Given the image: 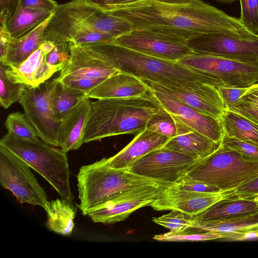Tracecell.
Masks as SVG:
<instances>
[{
  "label": "cell",
  "instance_id": "21",
  "mask_svg": "<svg viewBox=\"0 0 258 258\" xmlns=\"http://www.w3.org/2000/svg\"><path fill=\"white\" fill-rule=\"evenodd\" d=\"M170 139L154 132L145 130L139 133L123 149L108 158H102L108 166L120 169H128L138 159L159 148Z\"/></svg>",
  "mask_w": 258,
  "mask_h": 258
},
{
  "label": "cell",
  "instance_id": "51",
  "mask_svg": "<svg viewBox=\"0 0 258 258\" xmlns=\"http://www.w3.org/2000/svg\"><path fill=\"white\" fill-rule=\"evenodd\" d=\"M213 1H215L216 2H219L220 3L229 4H231V3H233L236 0H213Z\"/></svg>",
  "mask_w": 258,
  "mask_h": 258
},
{
  "label": "cell",
  "instance_id": "37",
  "mask_svg": "<svg viewBox=\"0 0 258 258\" xmlns=\"http://www.w3.org/2000/svg\"><path fill=\"white\" fill-rule=\"evenodd\" d=\"M239 1L240 21L248 31L258 37V0Z\"/></svg>",
  "mask_w": 258,
  "mask_h": 258
},
{
  "label": "cell",
  "instance_id": "8",
  "mask_svg": "<svg viewBox=\"0 0 258 258\" xmlns=\"http://www.w3.org/2000/svg\"><path fill=\"white\" fill-rule=\"evenodd\" d=\"M23 160L0 145V183L11 191L21 204L42 207L45 211L49 201L45 191L39 184Z\"/></svg>",
  "mask_w": 258,
  "mask_h": 258
},
{
  "label": "cell",
  "instance_id": "35",
  "mask_svg": "<svg viewBox=\"0 0 258 258\" xmlns=\"http://www.w3.org/2000/svg\"><path fill=\"white\" fill-rule=\"evenodd\" d=\"M146 130L171 139L176 135L177 130L173 116L164 110L154 114L149 120Z\"/></svg>",
  "mask_w": 258,
  "mask_h": 258
},
{
  "label": "cell",
  "instance_id": "11",
  "mask_svg": "<svg viewBox=\"0 0 258 258\" xmlns=\"http://www.w3.org/2000/svg\"><path fill=\"white\" fill-rule=\"evenodd\" d=\"M53 15L115 38L133 30L127 21L110 14L90 0H71L58 5Z\"/></svg>",
  "mask_w": 258,
  "mask_h": 258
},
{
  "label": "cell",
  "instance_id": "38",
  "mask_svg": "<svg viewBox=\"0 0 258 258\" xmlns=\"http://www.w3.org/2000/svg\"><path fill=\"white\" fill-rule=\"evenodd\" d=\"M221 145L238 152L243 157L258 162V145L230 137L223 134Z\"/></svg>",
  "mask_w": 258,
  "mask_h": 258
},
{
  "label": "cell",
  "instance_id": "47",
  "mask_svg": "<svg viewBox=\"0 0 258 258\" xmlns=\"http://www.w3.org/2000/svg\"><path fill=\"white\" fill-rule=\"evenodd\" d=\"M158 3L170 5H187L194 3L196 0H153Z\"/></svg>",
  "mask_w": 258,
  "mask_h": 258
},
{
  "label": "cell",
  "instance_id": "36",
  "mask_svg": "<svg viewBox=\"0 0 258 258\" xmlns=\"http://www.w3.org/2000/svg\"><path fill=\"white\" fill-rule=\"evenodd\" d=\"M152 220L169 229L170 231L178 232L192 227V216L178 210H172L167 214L153 218Z\"/></svg>",
  "mask_w": 258,
  "mask_h": 258
},
{
  "label": "cell",
  "instance_id": "22",
  "mask_svg": "<svg viewBox=\"0 0 258 258\" xmlns=\"http://www.w3.org/2000/svg\"><path fill=\"white\" fill-rule=\"evenodd\" d=\"M149 91L147 86L137 77L122 72L109 77L90 91L89 98H122L143 96Z\"/></svg>",
  "mask_w": 258,
  "mask_h": 258
},
{
  "label": "cell",
  "instance_id": "40",
  "mask_svg": "<svg viewBox=\"0 0 258 258\" xmlns=\"http://www.w3.org/2000/svg\"><path fill=\"white\" fill-rule=\"evenodd\" d=\"M174 184L178 188L196 192L214 193L223 191L215 185L194 179L186 174Z\"/></svg>",
  "mask_w": 258,
  "mask_h": 258
},
{
  "label": "cell",
  "instance_id": "14",
  "mask_svg": "<svg viewBox=\"0 0 258 258\" xmlns=\"http://www.w3.org/2000/svg\"><path fill=\"white\" fill-rule=\"evenodd\" d=\"M199 160L163 147L137 160L128 171L150 179L174 183Z\"/></svg>",
  "mask_w": 258,
  "mask_h": 258
},
{
  "label": "cell",
  "instance_id": "46",
  "mask_svg": "<svg viewBox=\"0 0 258 258\" xmlns=\"http://www.w3.org/2000/svg\"><path fill=\"white\" fill-rule=\"evenodd\" d=\"M225 240L230 241H242L258 238V228L243 232L226 233Z\"/></svg>",
  "mask_w": 258,
  "mask_h": 258
},
{
  "label": "cell",
  "instance_id": "28",
  "mask_svg": "<svg viewBox=\"0 0 258 258\" xmlns=\"http://www.w3.org/2000/svg\"><path fill=\"white\" fill-rule=\"evenodd\" d=\"M192 227L206 231L224 233L245 232L258 228V212L222 220L207 221L192 219Z\"/></svg>",
  "mask_w": 258,
  "mask_h": 258
},
{
  "label": "cell",
  "instance_id": "15",
  "mask_svg": "<svg viewBox=\"0 0 258 258\" xmlns=\"http://www.w3.org/2000/svg\"><path fill=\"white\" fill-rule=\"evenodd\" d=\"M194 52L258 63V39L247 40L222 33H205L187 40Z\"/></svg>",
  "mask_w": 258,
  "mask_h": 258
},
{
  "label": "cell",
  "instance_id": "32",
  "mask_svg": "<svg viewBox=\"0 0 258 258\" xmlns=\"http://www.w3.org/2000/svg\"><path fill=\"white\" fill-rule=\"evenodd\" d=\"M7 66L0 64V103L5 109L19 101L27 86L21 83H14L7 76L6 70Z\"/></svg>",
  "mask_w": 258,
  "mask_h": 258
},
{
  "label": "cell",
  "instance_id": "4",
  "mask_svg": "<svg viewBox=\"0 0 258 258\" xmlns=\"http://www.w3.org/2000/svg\"><path fill=\"white\" fill-rule=\"evenodd\" d=\"M80 204L83 215L89 209L124 190L142 185H169L173 183L150 179L127 170L108 166L103 159L79 169L77 175Z\"/></svg>",
  "mask_w": 258,
  "mask_h": 258
},
{
  "label": "cell",
  "instance_id": "43",
  "mask_svg": "<svg viewBox=\"0 0 258 258\" xmlns=\"http://www.w3.org/2000/svg\"><path fill=\"white\" fill-rule=\"evenodd\" d=\"M21 7L40 11L53 13L58 4L53 0H18Z\"/></svg>",
  "mask_w": 258,
  "mask_h": 258
},
{
  "label": "cell",
  "instance_id": "2",
  "mask_svg": "<svg viewBox=\"0 0 258 258\" xmlns=\"http://www.w3.org/2000/svg\"><path fill=\"white\" fill-rule=\"evenodd\" d=\"M164 109L149 91L138 97L98 99L91 102L84 143L146 130L149 119Z\"/></svg>",
  "mask_w": 258,
  "mask_h": 258
},
{
  "label": "cell",
  "instance_id": "12",
  "mask_svg": "<svg viewBox=\"0 0 258 258\" xmlns=\"http://www.w3.org/2000/svg\"><path fill=\"white\" fill-rule=\"evenodd\" d=\"M141 80L149 89L171 95L204 114L221 118L226 110L217 88L209 84L200 82H177L170 80L159 83Z\"/></svg>",
  "mask_w": 258,
  "mask_h": 258
},
{
  "label": "cell",
  "instance_id": "7",
  "mask_svg": "<svg viewBox=\"0 0 258 258\" xmlns=\"http://www.w3.org/2000/svg\"><path fill=\"white\" fill-rule=\"evenodd\" d=\"M178 62L204 72L211 86L216 88L220 87L248 88L258 81V63L195 52Z\"/></svg>",
  "mask_w": 258,
  "mask_h": 258
},
{
  "label": "cell",
  "instance_id": "44",
  "mask_svg": "<svg viewBox=\"0 0 258 258\" xmlns=\"http://www.w3.org/2000/svg\"><path fill=\"white\" fill-rule=\"evenodd\" d=\"M234 192L241 198L253 199L258 194V176L237 187Z\"/></svg>",
  "mask_w": 258,
  "mask_h": 258
},
{
  "label": "cell",
  "instance_id": "27",
  "mask_svg": "<svg viewBox=\"0 0 258 258\" xmlns=\"http://www.w3.org/2000/svg\"><path fill=\"white\" fill-rule=\"evenodd\" d=\"M46 226L50 230L62 235H70L74 227L76 209L72 203L62 198L49 201Z\"/></svg>",
  "mask_w": 258,
  "mask_h": 258
},
{
  "label": "cell",
  "instance_id": "18",
  "mask_svg": "<svg viewBox=\"0 0 258 258\" xmlns=\"http://www.w3.org/2000/svg\"><path fill=\"white\" fill-rule=\"evenodd\" d=\"M58 77L105 80L120 72L83 45L70 43V57Z\"/></svg>",
  "mask_w": 258,
  "mask_h": 258
},
{
  "label": "cell",
  "instance_id": "29",
  "mask_svg": "<svg viewBox=\"0 0 258 258\" xmlns=\"http://www.w3.org/2000/svg\"><path fill=\"white\" fill-rule=\"evenodd\" d=\"M221 119L224 134L258 145V124L235 112L226 109Z\"/></svg>",
  "mask_w": 258,
  "mask_h": 258
},
{
  "label": "cell",
  "instance_id": "23",
  "mask_svg": "<svg viewBox=\"0 0 258 258\" xmlns=\"http://www.w3.org/2000/svg\"><path fill=\"white\" fill-rule=\"evenodd\" d=\"M6 73L14 83L36 87L46 82L55 72L46 62L45 54L39 48L17 66H7Z\"/></svg>",
  "mask_w": 258,
  "mask_h": 258
},
{
  "label": "cell",
  "instance_id": "9",
  "mask_svg": "<svg viewBox=\"0 0 258 258\" xmlns=\"http://www.w3.org/2000/svg\"><path fill=\"white\" fill-rule=\"evenodd\" d=\"M57 83L56 78L35 87H27L19 102L39 138L57 147L60 120L55 116L50 103L51 93Z\"/></svg>",
  "mask_w": 258,
  "mask_h": 258
},
{
  "label": "cell",
  "instance_id": "1",
  "mask_svg": "<svg viewBox=\"0 0 258 258\" xmlns=\"http://www.w3.org/2000/svg\"><path fill=\"white\" fill-rule=\"evenodd\" d=\"M103 8L127 21L133 29L157 31L186 40L211 33L247 40L258 39L243 25L239 18L201 0L187 5H170L144 0L128 5Z\"/></svg>",
  "mask_w": 258,
  "mask_h": 258
},
{
  "label": "cell",
  "instance_id": "10",
  "mask_svg": "<svg viewBox=\"0 0 258 258\" xmlns=\"http://www.w3.org/2000/svg\"><path fill=\"white\" fill-rule=\"evenodd\" d=\"M167 186L145 185L124 190L89 209L87 215L94 222L104 224L124 220L136 210L150 206Z\"/></svg>",
  "mask_w": 258,
  "mask_h": 258
},
{
  "label": "cell",
  "instance_id": "50",
  "mask_svg": "<svg viewBox=\"0 0 258 258\" xmlns=\"http://www.w3.org/2000/svg\"><path fill=\"white\" fill-rule=\"evenodd\" d=\"M93 4L102 7L110 5L113 0H90Z\"/></svg>",
  "mask_w": 258,
  "mask_h": 258
},
{
  "label": "cell",
  "instance_id": "31",
  "mask_svg": "<svg viewBox=\"0 0 258 258\" xmlns=\"http://www.w3.org/2000/svg\"><path fill=\"white\" fill-rule=\"evenodd\" d=\"M226 234L222 232L206 231L199 228L190 227L178 232L170 231L155 235L153 238L160 241H204L224 239Z\"/></svg>",
  "mask_w": 258,
  "mask_h": 258
},
{
  "label": "cell",
  "instance_id": "16",
  "mask_svg": "<svg viewBox=\"0 0 258 258\" xmlns=\"http://www.w3.org/2000/svg\"><path fill=\"white\" fill-rule=\"evenodd\" d=\"M235 194L234 190L214 193L190 191L178 188L173 183L164 187L159 198L150 206L156 211L176 210L194 216Z\"/></svg>",
  "mask_w": 258,
  "mask_h": 258
},
{
  "label": "cell",
  "instance_id": "5",
  "mask_svg": "<svg viewBox=\"0 0 258 258\" xmlns=\"http://www.w3.org/2000/svg\"><path fill=\"white\" fill-rule=\"evenodd\" d=\"M40 174L55 189L61 198L73 202L70 183L71 172L66 153L39 138L31 141L8 133L0 141Z\"/></svg>",
  "mask_w": 258,
  "mask_h": 258
},
{
  "label": "cell",
  "instance_id": "45",
  "mask_svg": "<svg viewBox=\"0 0 258 258\" xmlns=\"http://www.w3.org/2000/svg\"><path fill=\"white\" fill-rule=\"evenodd\" d=\"M1 24L5 23L14 13L18 0H0Z\"/></svg>",
  "mask_w": 258,
  "mask_h": 258
},
{
  "label": "cell",
  "instance_id": "48",
  "mask_svg": "<svg viewBox=\"0 0 258 258\" xmlns=\"http://www.w3.org/2000/svg\"><path fill=\"white\" fill-rule=\"evenodd\" d=\"M144 0H113L112 4L107 7H116L128 5L135 3H137Z\"/></svg>",
  "mask_w": 258,
  "mask_h": 258
},
{
  "label": "cell",
  "instance_id": "42",
  "mask_svg": "<svg viewBox=\"0 0 258 258\" xmlns=\"http://www.w3.org/2000/svg\"><path fill=\"white\" fill-rule=\"evenodd\" d=\"M248 88L220 87L217 90L222 98L225 109H229L235 105L247 91Z\"/></svg>",
  "mask_w": 258,
  "mask_h": 258
},
{
  "label": "cell",
  "instance_id": "13",
  "mask_svg": "<svg viewBox=\"0 0 258 258\" xmlns=\"http://www.w3.org/2000/svg\"><path fill=\"white\" fill-rule=\"evenodd\" d=\"M113 42L151 56L174 61L194 53L185 39L147 30L133 29Z\"/></svg>",
  "mask_w": 258,
  "mask_h": 258
},
{
  "label": "cell",
  "instance_id": "33",
  "mask_svg": "<svg viewBox=\"0 0 258 258\" xmlns=\"http://www.w3.org/2000/svg\"><path fill=\"white\" fill-rule=\"evenodd\" d=\"M5 126L8 133L28 141H35L39 138L37 132L25 113L16 111L7 116Z\"/></svg>",
  "mask_w": 258,
  "mask_h": 258
},
{
  "label": "cell",
  "instance_id": "41",
  "mask_svg": "<svg viewBox=\"0 0 258 258\" xmlns=\"http://www.w3.org/2000/svg\"><path fill=\"white\" fill-rule=\"evenodd\" d=\"M57 80L72 88L85 92L87 94L104 80L92 79L82 77H57Z\"/></svg>",
  "mask_w": 258,
  "mask_h": 258
},
{
  "label": "cell",
  "instance_id": "49",
  "mask_svg": "<svg viewBox=\"0 0 258 258\" xmlns=\"http://www.w3.org/2000/svg\"><path fill=\"white\" fill-rule=\"evenodd\" d=\"M55 44L50 41L45 40L40 46L39 48L46 54L54 47Z\"/></svg>",
  "mask_w": 258,
  "mask_h": 258
},
{
  "label": "cell",
  "instance_id": "17",
  "mask_svg": "<svg viewBox=\"0 0 258 258\" xmlns=\"http://www.w3.org/2000/svg\"><path fill=\"white\" fill-rule=\"evenodd\" d=\"M149 90L171 115L213 141L221 143L224 134L221 118L202 113L168 94Z\"/></svg>",
  "mask_w": 258,
  "mask_h": 258
},
{
  "label": "cell",
  "instance_id": "30",
  "mask_svg": "<svg viewBox=\"0 0 258 258\" xmlns=\"http://www.w3.org/2000/svg\"><path fill=\"white\" fill-rule=\"evenodd\" d=\"M85 97V92L72 88L57 80L50 97L51 106L56 118L60 120L68 112Z\"/></svg>",
  "mask_w": 258,
  "mask_h": 258
},
{
  "label": "cell",
  "instance_id": "20",
  "mask_svg": "<svg viewBox=\"0 0 258 258\" xmlns=\"http://www.w3.org/2000/svg\"><path fill=\"white\" fill-rule=\"evenodd\" d=\"M91 101L86 97L60 119L59 147L65 153L77 150L84 143L85 130L89 117Z\"/></svg>",
  "mask_w": 258,
  "mask_h": 258
},
{
  "label": "cell",
  "instance_id": "24",
  "mask_svg": "<svg viewBox=\"0 0 258 258\" xmlns=\"http://www.w3.org/2000/svg\"><path fill=\"white\" fill-rule=\"evenodd\" d=\"M258 212V203L236 194L220 200L202 212L192 216L198 220L215 221L231 219Z\"/></svg>",
  "mask_w": 258,
  "mask_h": 258
},
{
  "label": "cell",
  "instance_id": "52",
  "mask_svg": "<svg viewBox=\"0 0 258 258\" xmlns=\"http://www.w3.org/2000/svg\"><path fill=\"white\" fill-rule=\"evenodd\" d=\"M252 200L258 203V194L255 195Z\"/></svg>",
  "mask_w": 258,
  "mask_h": 258
},
{
  "label": "cell",
  "instance_id": "25",
  "mask_svg": "<svg viewBox=\"0 0 258 258\" xmlns=\"http://www.w3.org/2000/svg\"><path fill=\"white\" fill-rule=\"evenodd\" d=\"M52 14L23 36L16 39L9 40L5 60L1 63L9 67L17 66L38 49L45 41L43 32Z\"/></svg>",
  "mask_w": 258,
  "mask_h": 258
},
{
  "label": "cell",
  "instance_id": "6",
  "mask_svg": "<svg viewBox=\"0 0 258 258\" xmlns=\"http://www.w3.org/2000/svg\"><path fill=\"white\" fill-rule=\"evenodd\" d=\"M186 175L223 191L234 190L258 176V162L220 144L211 154L198 161Z\"/></svg>",
  "mask_w": 258,
  "mask_h": 258
},
{
  "label": "cell",
  "instance_id": "26",
  "mask_svg": "<svg viewBox=\"0 0 258 258\" xmlns=\"http://www.w3.org/2000/svg\"><path fill=\"white\" fill-rule=\"evenodd\" d=\"M52 14L26 8L18 4L10 18L1 24L0 32L7 34L9 40L18 39L30 32Z\"/></svg>",
  "mask_w": 258,
  "mask_h": 258
},
{
  "label": "cell",
  "instance_id": "39",
  "mask_svg": "<svg viewBox=\"0 0 258 258\" xmlns=\"http://www.w3.org/2000/svg\"><path fill=\"white\" fill-rule=\"evenodd\" d=\"M70 43H54L53 49L45 54L47 63L55 72L61 71L68 61L70 55Z\"/></svg>",
  "mask_w": 258,
  "mask_h": 258
},
{
  "label": "cell",
  "instance_id": "3",
  "mask_svg": "<svg viewBox=\"0 0 258 258\" xmlns=\"http://www.w3.org/2000/svg\"><path fill=\"white\" fill-rule=\"evenodd\" d=\"M120 72L141 80L159 83L167 80L177 82H200L210 85L206 74L178 61L151 56L113 41L81 44Z\"/></svg>",
  "mask_w": 258,
  "mask_h": 258
},
{
  "label": "cell",
  "instance_id": "34",
  "mask_svg": "<svg viewBox=\"0 0 258 258\" xmlns=\"http://www.w3.org/2000/svg\"><path fill=\"white\" fill-rule=\"evenodd\" d=\"M228 110L239 113L258 124V84L248 87L237 103Z\"/></svg>",
  "mask_w": 258,
  "mask_h": 258
},
{
  "label": "cell",
  "instance_id": "19",
  "mask_svg": "<svg viewBox=\"0 0 258 258\" xmlns=\"http://www.w3.org/2000/svg\"><path fill=\"white\" fill-rule=\"evenodd\" d=\"M177 133L163 146L200 160L216 151L221 143H216L172 115Z\"/></svg>",
  "mask_w": 258,
  "mask_h": 258
}]
</instances>
